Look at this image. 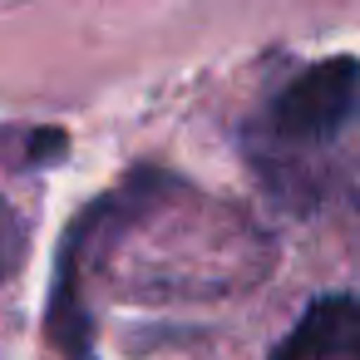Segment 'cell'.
I'll list each match as a JSON object with an SVG mask.
<instances>
[{"label":"cell","mask_w":360,"mask_h":360,"mask_svg":"<svg viewBox=\"0 0 360 360\" xmlns=\"http://www.w3.org/2000/svg\"><path fill=\"white\" fill-rule=\"evenodd\" d=\"M355 114H360V60L355 55L316 60L296 70L247 124V153L271 183H286L291 168L330 148Z\"/></svg>","instance_id":"1"},{"label":"cell","mask_w":360,"mask_h":360,"mask_svg":"<svg viewBox=\"0 0 360 360\" xmlns=\"http://www.w3.org/2000/svg\"><path fill=\"white\" fill-rule=\"evenodd\" d=\"M266 360H360V296H316Z\"/></svg>","instance_id":"2"},{"label":"cell","mask_w":360,"mask_h":360,"mask_svg":"<svg viewBox=\"0 0 360 360\" xmlns=\"http://www.w3.org/2000/svg\"><path fill=\"white\" fill-rule=\"evenodd\" d=\"M25 247H30V232H25V217L11 207V198H0V286H6L20 262H25Z\"/></svg>","instance_id":"3"}]
</instances>
